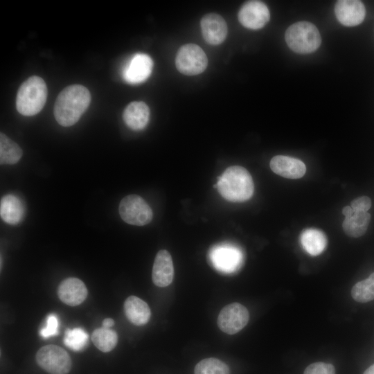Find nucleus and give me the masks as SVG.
<instances>
[{
  "label": "nucleus",
  "mask_w": 374,
  "mask_h": 374,
  "mask_svg": "<svg viewBox=\"0 0 374 374\" xmlns=\"http://www.w3.org/2000/svg\"><path fill=\"white\" fill-rule=\"evenodd\" d=\"M350 207L354 211L368 212L371 207V200L367 196L359 197L351 202Z\"/></svg>",
  "instance_id": "obj_29"
},
{
  "label": "nucleus",
  "mask_w": 374,
  "mask_h": 374,
  "mask_svg": "<svg viewBox=\"0 0 374 374\" xmlns=\"http://www.w3.org/2000/svg\"><path fill=\"white\" fill-rule=\"evenodd\" d=\"M64 344L70 349L80 351L84 348L88 342V335L82 328L67 329L63 339Z\"/></svg>",
  "instance_id": "obj_26"
},
{
  "label": "nucleus",
  "mask_w": 374,
  "mask_h": 374,
  "mask_svg": "<svg viewBox=\"0 0 374 374\" xmlns=\"http://www.w3.org/2000/svg\"><path fill=\"white\" fill-rule=\"evenodd\" d=\"M23 154L21 148L3 132L0 133L1 164H15Z\"/></svg>",
  "instance_id": "obj_22"
},
{
  "label": "nucleus",
  "mask_w": 374,
  "mask_h": 374,
  "mask_svg": "<svg viewBox=\"0 0 374 374\" xmlns=\"http://www.w3.org/2000/svg\"><path fill=\"white\" fill-rule=\"evenodd\" d=\"M301 242L303 249L311 256L321 253L327 246L325 233L317 229H308L303 231Z\"/></svg>",
  "instance_id": "obj_21"
},
{
  "label": "nucleus",
  "mask_w": 374,
  "mask_h": 374,
  "mask_svg": "<svg viewBox=\"0 0 374 374\" xmlns=\"http://www.w3.org/2000/svg\"><path fill=\"white\" fill-rule=\"evenodd\" d=\"M207 64L206 55L199 46L187 44L179 48L175 65L181 73L186 75H198L206 69Z\"/></svg>",
  "instance_id": "obj_7"
},
{
  "label": "nucleus",
  "mask_w": 374,
  "mask_h": 374,
  "mask_svg": "<svg viewBox=\"0 0 374 374\" xmlns=\"http://www.w3.org/2000/svg\"><path fill=\"white\" fill-rule=\"evenodd\" d=\"M149 117V107L141 101L130 103L125 108L123 114L125 123L133 130H143L147 125Z\"/></svg>",
  "instance_id": "obj_17"
},
{
  "label": "nucleus",
  "mask_w": 374,
  "mask_h": 374,
  "mask_svg": "<svg viewBox=\"0 0 374 374\" xmlns=\"http://www.w3.org/2000/svg\"><path fill=\"white\" fill-rule=\"evenodd\" d=\"M226 200L241 202L248 200L253 193V182L249 171L240 166L227 168L214 186Z\"/></svg>",
  "instance_id": "obj_2"
},
{
  "label": "nucleus",
  "mask_w": 374,
  "mask_h": 374,
  "mask_svg": "<svg viewBox=\"0 0 374 374\" xmlns=\"http://www.w3.org/2000/svg\"><path fill=\"white\" fill-rule=\"evenodd\" d=\"M208 258L213 267L223 273L235 271L240 267L242 260L240 250L229 244L213 247L209 251Z\"/></svg>",
  "instance_id": "obj_9"
},
{
  "label": "nucleus",
  "mask_w": 374,
  "mask_h": 374,
  "mask_svg": "<svg viewBox=\"0 0 374 374\" xmlns=\"http://www.w3.org/2000/svg\"><path fill=\"white\" fill-rule=\"evenodd\" d=\"M39 333L44 339L55 336L59 333V319L56 314H50L48 315L46 324L44 327L41 328Z\"/></svg>",
  "instance_id": "obj_27"
},
{
  "label": "nucleus",
  "mask_w": 374,
  "mask_h": 374,
  "mask_svg": "<svg viewBox=\"0 0 374 374\" xmlns=\"http://www.w3.org/2000/svg\"><path fill=\"white\" fill-rule=\"evenodd\" d=\"M36 362L50 374H67L71 368V359L67 352L56 345H46L37 352Z\"/></svg>",
  "instance_id": "obj_5"
},
{
  "label": "nucleus",
  "mask_w": 374,
  "mask_h": 374,
  "mask_svg": "<svg viewBox=\"0 0 374 374\" xmlns=\"http://www.w3.org/2000/svg\"><path fill=\"white\" fill-rule=\"evenodd\" d=\"M195 374H230L229 366L217 358L201 360L195 367Z\"/></svg>",
  "instance_id": "obj_25"
},
{
  "label": "nucleus",
  "mask_w": 374,
  "mask_h": 374,
  "mask_svg": "<svg viewBox=\"0 0 374 374\" xmlns=\"http://www.w3.org/2000/svg\"><path fill=\"white\" fill-rule=\"evenodd\" d=\"M285 38L290 49L301 54L316 51L321 42L319 30L308 21H299L291 25L285 32Z\"/></svg>",
  "instance_id": "obj_4"
},
{
  "label": "nucleus",
  "mask_w": 374,
  "mask_h": 374,
  "mask_svg": "<svg viewBox=\"0 0 374 374\" xmlns=\"http://www.w3.org/2000/svg\"><path fill=\"white\" fill-rule=\"evenodd\" d=\"M249 319V311L239 303H232L224 306L219 313L217 326L228 335H234L246 326Z\"/></svg>",
  "instance_id": "obj_8"
},
{
  "label": "nucleus",
  "mask_w": 374,
  "mask_h": 374,
  "mask_svg": "<svg viewBox=\"0 0 374 374\" xmlns=\"http://www.w3.org/2000/svg\"><path fill=\"white\" fill-rule=\"evenodd\" d=\"M91 102L89 89L81 84H71L65 87L57 96L53 114L62 126L69 127L76 123Z\"/></svg>",
  "instance_id": "obj_1"
},
{
  "label": "nucleus",
  "mask_w": 374,
  "mask_h": 374,
  "mask_svg": "<svg viewBox=\"0 0 374 374\" xmlns=\"http://www.w3.org/2000/svg\"><path fill=\"white\" fill-rule=\"evenodd\" d=\"M152 68L153 61L148 55L136 53L125 66L123 76L128 83L139 84L148 78Z\"/></svg>",
  "instance_id": "obj_11"
},
{
  "label": "nucleus",
  "mask_w": 374,
  "mask_h": 374,
  "mask_svg": "<svg viewBox=\"0 0 374 374\" xmlns=\"http://www.w3.org/2000/svg\"><path fill=\"white\" fill-rule=\"evenodd\" d=\"M204 40L212 45L223 42L227 35V25L224 18L216 13L205 15L200 22Z\"/></svg>",
  "instance_id": "obj_12"
},
{
  "label": "nucleus",
  "mask_w": 374,
  "mask_h": 374,
  "mask_svg": "<svg viewBox=\"0 0 374 374\" xmlns=\"http://www.w3.org/2000/svg\"><path fill=\"white\" fill-rule=\"evenodd\" d=\"M47 98V87L44 80L36 75L26 80L20 86L16 98V108L26 116L38 114Z\"/></svg>",
  "instance_id": "obj_3"
},
{
  "label": "nucleus",
  "mask_w": 374,
  "mask_h": 374,
  "mask_svg": "<svg viewBox=\"0 0 374 374\" xmlns=\"http://www.w3.org/2000/svg\"><path fill=\"white\" fill-rule=\"evenodd\" d=\"M0 215L5 222L12 225L17 224L24 217V204L16 195L8 194L1 199Z\"/></svg>",
  "instance_id": "obj_18"
},
{
  "label": "nucleus",
  "mask_w": 374,
  "mask_h": 374,
  "mask_svg": "<svg viewBox=\"0 0 374 374\" xmlns=\"http://www.w3.org/2000/svg\"><path fill=\"white\" fill-rule=\"evenodd\" d=\"M118 211L122 220L132 225L148 224L153 217L150 206L141 197L136 195L123 197L120 202Z\"/></svg>",
  "instance_id": "obj_6"
},
{
  "label": "nucleus",
  "mask_w": 374,
  "mask_h": 374,
  "mask_svg": "<svg viewBox=\"0 0 374 374\" xmlns=\"http://www.w3.org/2000/svg\"><path fill=\"white\" fill-rule=\"evenodd\" d=\"M57 296L64 303L76 306L86 299L87 289L81 280L70 277L60 283L57 288Z\"/></svg>",
  "instance_id": "obj_15"
},
{
  "label": "nucleus",
  "mask_w": 374,
  "mask_h": 374,
  "mask_svg": "<svg viewBox=\"0 0 374 374\" xmlns=\"http://www.w3.org/2000/svg\"><path fill=\"white\" fill-rule=\"evenodd\" d=\"M91 340L98 349L102 352L107 353L116 346L118 335L114 330L103 327L93 330Z\"/></svg>",
  "instance_id": "obj_23"
},
{
  "label": "nucleus",
  "mask_w": 374,
  "mask_h": 374,
  "mask_svg": "<svg viewBox=\"0 0 374 374\" xmlns=\"http://www.w3.org/2000/svg\"><path fill=\"white\" fill-rule=\"evenodd\" d=\"M174 278V266L170 253L165 249L157 253L152 272L154 284L159 287H165L170 285Z\"/></svg>",
  "instance_id": "obj_14"
},
{
  "label": "nucleus",
  "mask_w": 374,
  "mask_h": 374,
  "mask_svg": "<svg viewBox=\"0 0 374 374\" xmlns=\"http://www.w3.org/2000/svg\"><path fill=\"white\" fill-rule=\"evenodd\" d=\"M124 312L127 319L135 326L146 324L151 317L150 309L144 301L135 296H130L124 303Z\"/></svg>",
  "instance_id": "obj_19"
},
{
  "label": "nucleus",
  "mask_w": 374,
  "mask_h": 374,
  "mask_svg": "<svg viewBox=\"0 0 374 374\" xmlns=\"http://www.w3.org/2000/svg\"><path fill=\"white\" fill-rule=\"evenodd\" d=\"M238 21L245 28L256 30L262 28L270 19L267 6L260 1H249L240 8Z\"/></svg>",
  "instance_id": "obj_10"
},
{
  "label": "nucleus",
  "mask_w": 374,
  "mask_h": 374,
  "mask_svg": "<svg viewBox=\"0 0 374 374\" xmlns=\"http://www.w3.org/2000/svg\"><path fill=\"white\" fill-rule=\"evenodd\" d=\"M351 296L359 303H367L374 300V272L353 287Z\"/></svg>",
  "instance_id": "obj_24"
},
{
  "label": "nucleus",
  "mask_w": 374,
  "mask_h": 374,
  "mask_svg": "<svg viewBox=\"0 0 374 374\" xmlns=\"http://www.w3.org/2000/svg\"><path fill=\"white\" fill-rule=\"evenodd\" d=\"M371 214L364 211H354L348 217H345L342 227L346 235L353 238L363 235L369 225Z\"/></svg>",
  "instance_id": "obj_20"
},
{
  "label": "nucleus",
  "mask_w": 374,
  "mask_h": 374,
  "mask_svg": "<svg viewBox=\"0 0 374 374\" xmlns=\"http://www.w3.org/2000/svg\"><path fill=\"white\" fill-rule=\"evenodd\" d=\"M303 374H335V368L330 364L315 362L308 366Z\"/></svg>",
  "instance_id": "obj_28"
},
{
  "label": "nucleus",
  "mask_w": 374,
  "mask_h": 374,
  "mask_svg": "<svg viewBox=\"0 0 374 374\" xmlns=\"http://www.w3.org/2000/svg\"><path fill=\"white\" fill-rule=\"evenodd\" d=\"M270 168L274 173L287 179H299L306 171L303 161L283 155L274 157L270 161Z\"/></svg>",
  "instance_id": "obj_16"
},
{
  "label": "nucleus",
  "mask_w": 374,
  "mask_h": 374,
  "mask_svg": "<svg viewBox=\"0 0 374 374\" xmlns=\"http://www.w3.org/2000/svg\"><path fill=\"white\" fill-rule=\"evenodd\" d=\"M363 374H374V364L369 366Z\"/></svg>",
  "instance_id": "obj_32"
},
{
  "label": "nucleus",
  "mask_w": 374,
  "mask_h": 374,
  "mask_svg": "<svg viewBox=\"0 0 374 374\" xmlns=\"http://www.w3.org/2000/svg\"><path fill=\"white\" fill-rule=\"evenodd\" d=\"M114 321L111 318H106L103 321V327L105 328H109L112 326H114Z\"/></svg>",
  "instance_id": "obj_30"
},
{
  "label": "nucleus",
  "mask_w": 374,
  "mask_h": 374,
  "mask_svg": "<svg viewBox=\"0 0 374 374\" xmlns=\"http://www.w3.org/2000/svg\"><path fill=\"white\" fill-rule=\"evenodd\" d=\"M342 213L344 215L345 217H348L353 214V210L350 207V206H346L343 208Z\"/></svg>",
  "instance_id": "obj_31"
},
{
  "label": "nucleus",
  "mask_w": 374,
  "mask_h": 374,
  "mask_svg": "<svg viewBox=\"0 0 374 374\" xmlns=\"http://www.w3.org/2000/svg\"><path fill=\"white\" fill-rule=\"evenodd\" d=\"M338 21L346 26H355L361 24L366 15L363 3L357 0H340L335 6Z\"/></svg>",
  "instance_id": "obj_13"
}]
</instances>
